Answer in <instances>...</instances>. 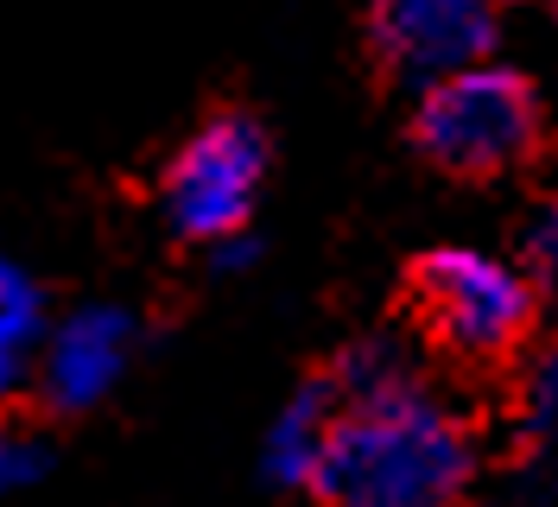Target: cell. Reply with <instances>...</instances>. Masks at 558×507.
Wrapping results in <instances>:
<instances>
[{"instance_id":"1","label":"cell","mask_w":558,"mask_h":507,"mask_svg":"<svg viewBox=\"0 0 558 507\" xmlns=\"http://www.w3.org/2000/svg\"><path fill=\"white\" fill-rule=\"evenodd\" d=\"M483 482L476 425L425 374L337 400L312 495L324 507H470Z\"/></svg>"},{"instance_id":"2","label":"cell","mask_w":558,"mask_h":507,"mask_svg":"<svg viewBox=\"0 0 558 507\" xmlns=\"http://www.w3.org/2000/svg\"><path fill=\"white\" fill-rule=\"evenodd\" d=\"M418 153L451 178H508L546 140L539 89L514 64H470L413 96Z\"/></svg>"},{"instance_id":"3","label":"cell","mask_w":558,"mask_h":507,"mask_svg":"<svg viewBox=\"0 0 558 507\" xmlns=\"http://www.w3.org/2000/svg\"><path fill=\"white\" fill-rule=\"evenodd\" d=\"M413 317L451 362L501 369L539 324L533 273L488 248H432L413 267Z\"/></svg>"},{"instance_id":"4","label":"cell","mask_w":558,"mask_h":507,"mask_svg":"<svg viewBox=\"0 0 558 507\" xmlns=\"http://www.w3.org/2000/svg\"><path fill=\"white\" fill-rule=\"evenodd\" d=\"M260 191H267V134L254 114L222 108L197 121L172 153V166L159 178V209L184 241L216 248V241L247 236Z\"/></svg>"},{"instance_id":"5","label":"cell","mask_w":558,"mask_h":507,"mask_svg":"<svg viewBox=\"0 0 558 507\" xmlns=\"http://www.w3.org/2000/svg\"><path fill=\"white\" fill-rule=\"evenodd\" d=\"M368 51L418 96L495 51V0H368Z\"/></svg>"},{"instance_id":"6","label":"cell","mask_w":558,"mask_h":507,"mask_svg":"<svg viewBox=\"0 0 558 507\" xmlns=\"http://www.w3.org/2000/svg\"><path fill=\"white\" fill-rule=\"evenodd\" d=\"M134 349H140V324L121 304H83V311L58 317L45 330V349H38L45 406H58V412L102 406L121 387V374L134 369Z\"/></svg>"},{"instance_id":"7","label":"cell","mask_w":558,"mask_h":507,"mask_svg":"<svg viewBox=\"0 0 558 507\" xmlns=\"http://www.w3.org/2000/svg\"><path fill=\"white\" fill-rule=\"evenodd\" d=\"M514 502L558 507V349L533 355L514 394Z\"/></svg>"},{"instance_id":"8","label":"cell","mask_w":558,"mask_h":507,"mask_svg":"<svg viewBox=\"0 0 558 507\" xmlns=\"http://www.w3.org/2000/svg\"><path fill=\"white\" fill-rule=\"evenodd\" d=\"M330 419H337L330 381H312L305 394H292V400L279 406L267 438H260V470H267V482H279V488H312L317 463H324V444H330Z\"/></svg>"},{"instance_id":"9","label":"cell","mask_w":558,"mask_h":507,"mask_svg":"<svg viewBox=\"0 0 558 507\" xmlns=\"http://www.w3.org/2000/svg\"><path fill=\"white\" fill-rule=\"evenodd\" d=\"M38 349H45V292L20 261L0 254V406L26 381H38Z\"/></svg>"},{"instance_id":"10","label":"cell","mask_w":558,"mask_h":507,"mask_svg":"<svg viewBox=\"0 0 558 507\" xmlns=\"http://www.w3.org/2000/svg\"><path fill=\"white\" fill-rule=\"evenodd\" d=\"M526 273H533V292H539V311L558 317V203L526 229Z\"/></svg>"},{"instance_id":"11","label":"cell","mask_w":558,"mask_h":507,"mask_svg":"<svg viewBox=\"0 0 558 507\" xmlns=\"http://www.w3.org/2000/svg\"><path fill=\"white\" fill-rule=\"evenodd\" d=\"M45 444L33 438V432H20V425H7L0 419V495H13V488H26V482H38L45 475Z\"/></svg>"},{"instance_id":"12","label":"cell","mask_w":558,"mask_h":507,"mask_svg":"<svg viewBox=\"0 0 558 507\" xmlns=\"http://www.w3.org/2000/svg\"><path fill=\"white\" fill-rule=\"evenodd\" d=\"M553 7H558V0H553Z\"/></svg>"}]
</instances>
